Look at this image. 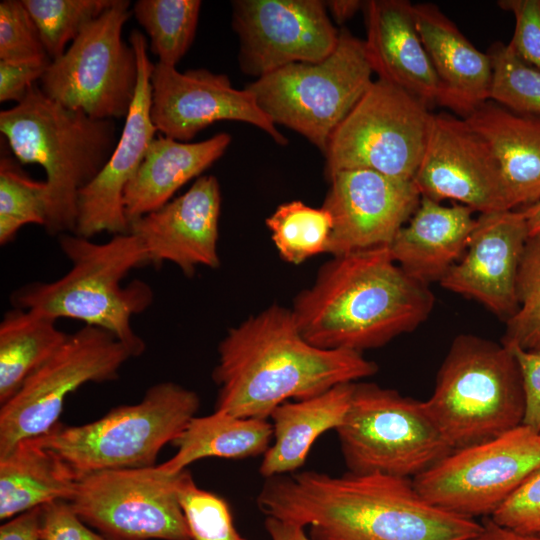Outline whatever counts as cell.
<instances>
[{
    "label": "cell",
    "instance_id": "obj_44",
    "mask_svg": "<svg viewBox=\"0 0 540 540\" xmlns=\"http://www.w3.org/2000/svg\"><path fill=\"white\" fill-rule=\"evenodd\" d=\"M41 506L21 513L0 527V540H41Z\"/></svg>",
    "mask_w": 540,
    "mask_h": 540
},
{
    "label": "cell",
    "instance_id": "obj_19",
    "mask_svg": "<svg viewBox=\"0 0 540 540\" xmlns=\"http://www.w3.org/2000/svg\"><path fill=\"white\" fill-rule=\"evenodd\" d=\"M129 43L138 59V83L123 130L108 162L79 194L78 216L74 234L92 239L108 232H129L123 205L124 190L140 167L158 132L151 118V74L154 64L148 55L143 33L133 30Z\"/></svg>",
    "mask_w": 540,
    "mask_h": 540
},
{
    "label": "cell",
    "instance_id": "obj_20",
    "mask_svg": "<svg viewBox=\"0 0 540 540\" xmlns=\"http://www.w3.org/2000/svg\"><path fill=\"white\" fill-rule=\"evenodd\" d=\"M528 237L521 210L480 214L463 256L440 285L480 302L507 321L517 310L516 278Z\"/></svg>",
    "mask_w": 540,
    "mask_h": 540
},
{
    "label": "cell",
    "instance_id": "obj_4",
    "mask_svg": "<svg viewBox=\"0 0 540 540\" xmlns=\"http://www.w3.org/2000/svg\"><path fill=\"white\" fill-rule=\"evenodd\" d=\"M57 238L70 270L57 280L19 287L11 293L12 306L101 328L124 343L133 357L142 355L146 344L133 329L132 317L149 308L153 290L137 279L123 284L134 269L149 264L139 237L116 234L104 243L74 233Z\"/></svg>",
    "mask_w": 540,
    "mask_h": 540
},
{
    "label": "cell",
    "instance_id": "obj_3",
    "mask_svg": "<svg viewBox=\"0 0 540 540\" xmlns=\"http://www.w3.org/2000/svg\"><path fill=\"white\" fill-rule=\"evenodd\" d=\"M433 306L428 284L408 275L388 246H379L334 256L291 311L310 344L362 353L413 331Z\"/></svg>",
    "mask_w": 540,
    "mask_h": 540
},
{
    "label": "cell",
    "instance_id": "obj_11",
    "mask_svg": "<svg viewBox=\"0 0 540 540\" xmlns=\"http://www.w3.org/2000/svg\"><path fill=\"white\" fill-rule=\"evenodd\" d=\"M130 5L114 0L51 61L40 79L47 97L95 119L126 118L138 83L136 52L122 38Z\"/></svg>",
    "mask_w": 540,
    "mask_h": 540
},
{
    "label": "cell",
    "instance_id": "obj_12",
    "mask_svg": "<svg viewBox=\"0 0 540 540\" xmlns=\"http://www.w3.org/2000/svg\"><path fill=\"white\" fill-rule=\"evenodd\" d=\"M133 358L112 333L84 325L35 371L0 408V456L22 440L46 434L57 423L66 397L86 383L118 378Z\"/></svg>",
    "mask_w": 540,
    "mask_h": 540
},
{
    "label": "cell",
    "instance_id": "obj_18",
    "mask_svg": "<svg viewBox=\"0 0 540 540\" xmlns=\"http://www.w3.org/2000/svg\"><path fill=\"white\" fill-rule=\"evenodd\" d=\"M328 180L322 207L332 218L327 253L333 256L388 246L421 198L413 181L370 169L341 170Z\"/></svg>",
    "mask_w": 540,
    "mask_h": 540
},
{
    "label": "cell",
    "instance_id": "obj_27",
    "mask_svg": "<svg viewBox=\"0 0 540 540\" xmlns=\"http://www.w3.org/2000/svg\"><path fill=\"white\" fill-rule=\"evenodd\" d=\"M355 383H345L308 399L286 401L270 415L273 443L263 455L259 473L267 478L297 472L320 435L343 422Z\"/></svg>",
    "mask_w": 540,
    "mask_h": 540
},
{
    "label": "cell",
    "instance_id": "obj_42",
    "mask_svg": "<svg viewBox=\"0 0 540 540\" xmlns=\"http://www.w3.org/2000/svg\"><path fill=\"white\" fill-rule=\"evenodd\" d=\"M51 61H0V102H21L35 81L41 79Z\"/></svg>",
    "mask_w": 540,
    "mask_h": 540
},
{
    "label": "cell",
    "instance_id": "obj_14",
    "mask_svg": "<svg viewBox=\"0 0 540 540\" xmlns=\"http://www.w3.org/2000/svg\"><path fill=\"white\" fill-rule=\"evenodd\" d=\"M178 474L157 465L82 474L69 504L109 540H191L176 490Z\"/></svg>",
    "mask_w": 540,
    "mask_h": 540
},
{
    "label": "cell",
    "instance_id": "obj_21",
    "mask_svg": "<svg viewBox=\"0 0 540 540\" xmlns=\"http://www.w3.org/2000/svg\"><path fill=\"white\" fill-rule=\"evenodd\" d=\"M220 212L219 182L213 175H203L182 195L130 222L129 232L141 240L149 264L170 262L191 277L199 266H220Z\"/></svg>",
    "mask_w": 540,
    "mask_h": 540
},
{
    "label": "cell",
    "instance_id": "obj_33",
    "mask_svg": "<svg viewBox=\"0 0 540 540\" xmlns=\"http://www.w3.org/2000/svg\"><path fill=\"white\" fill-rule=\"evenodd\" d=\"M48 188L45 181L31 178L7 155L0 159V245L6 246L28 224L45 228L48 218Z\"/></svg>",
    "mask_w": 540,
    "mask_h": 540
},
{
    "label": "cell",
    "instance_id": "obj_17",
    "mask_svg": "<svg viewBox=\"0 0 540 540\" xmlns=\"http://www.w3.org/2000/svg\"><path fill=\"white\" fill-rule=\"evenodd\" d=\"M413 183L421 196L451 199L480 214L510 210L496 158L463 119L432 114L424 154Z\"/></svg>",
    "mask_w": 540,
    "mask_h": 540
},
{
    "label": "cell",
    "instance_id": "obj_40",
    "mask_svg": "<svg viewBox=\"0 0 540 540\" xmlns=\"http://www.w3.org/2000/svg\"><path fill=\"white\" fill-rule=\"evenodd\" d=\"M498 5L515 16V31L508 46L540 70V0H504Z\"/></svg>",
    "mask_w": 540,
    "mask_h": 540
},
{
    "label": "cell",
    "instance_id": "obj_32",
    "mask_svg": "<svg viewBox=\"0 0 540 540\" xmlns=\"http://www.w3.org/2000/svg\"><path fill=\"white\" fill-rule=\"evenodd\" d=\"M271 238L283 260L301 264L327 253L332 218L322 206L314 208L302 201L279 205L266 219Z\"/></svg>",
    "mask_w": 540,
    "mask_h": 540
},
{
    "label": "cell",
    "instance_id": "obj_45",
    "mask_svg": "<svg viewBox=\"0 0 540 540\" xmlns=\"http://www.w3.org/2000/svg\"><path fill=\"white\" fill-rule=\"evenodd\" d=\"M265 529L271 540H313L305 527L275 517L266 516Z\"/></svg>",
    "mask_w": 540,
    "mask_h": 540
},
{
    "label": "cell",
    "instance_id": "obj_23",
    "mask_svg": "<svg viewBox=\"0 0 540 540\" xmlns=\"http://www.w3.org/2000/svg\"><path fill=\"white\" fill-rule=\"evenodd\" d=\"M416 27L439 82L437 103L465 119L490 100L493 69L479 51L433 4L413 5Z\"/></svg>",
    "mask_w": 540,
    "mask_h": 540
},
{
    "label": "cell",
    "instance_id": "obj_8",
    "mask_svg": "<svg viewBox=\"0 0 540 540\" xmlns=\"http://www.w3.org/2000/svg\"><path fill=\"white\" fill-rule=\"evenodd\" d=\"M372 73L364 41L342 28L337 46L323 60L287 65L245 88L275 125L294 130L324 152L372 84Z\"/></svg>",
    "mask_w": 540,
    "mask_h": 540
},
{
    "label": "cell",
    "instance_id": "obj_5",
    "mask_svg": "<svg viewBox=\"0 0 540 540\" xmlns=\"http://www.w3.org/2000/svg\"><path fill=\"white\" fill-rule=\"evenodd\" d=\"M0 131L17 161L46 173L45 231L74 233L80 191L104 168L120 134L114 120L95 119L47 97L34 84L25 98L0 112Z\"/></svg>",
    "mask_w": 540,
    "mask_h": 540
},
{
    "label": "cell",
    "instance_id": "obj_13",
    "mask_svg": "<svg viewBox=\"0 0 540 540\" xmlns=\"http://www.w3.org/2000/svg\"><path fill=\"white\" fill-rule=\"evenodd\" d=\"M540 469V432L524 424L482 444L453 451L413 478L430 503L476 518L493 513Z\"/></svg>",
    "mask_w": 540,
    "mask_h": 540
},
{
    "label": "cell",
    "instance_id": "obj_46",
    "mask_svg": "<svg viewBox=\"0 0 540 540\" xmlns=\"http://www.w3.org/2000/svg\"><path fill=\"white\" fill-rule=\"evenodd\" d=\"M470 540H540V536L504 527L489 517L483 522L481 531Z\"/></svg>",
    "mask_w": 540,
    "mask_h": 540
},
{
    "label": "cell",
    "instance_id": "obj_35",
    "mask_svg": "<svg viewBox=\"0 0 540 540\" xmlns=\"http://www.w3.org/2000/svg\"><path fill=\"white\" fill-rule=\"evenodd\" d=\"M35 22L53 61L66 51L85 26L98 18L114 0H22Z\"/></svg>",
    "mask_w": 540,
    "mask_h": 540
},
{
    "label": "cell",
    "instance_id": "obj_30",
    "mask_svg": "<svg viewBox=\"0 0 540 540\" xmlns=\"http://www.w3.org/2000/svg\"><path fill=\"white\" fill-rule=\"evenodd\" d=\"M54 318L35 310L13 307L0 323V404L65 343L70 333Z\"/></svg>",
    "mask_w": 540,
    "mask_h": 540
},
{
    "label": "cell",
    "instance_id": "obj_31",
    "mask_svg": "<svg viewBox=\"0 0 540 540\" xmlns=\"http://www.w3.org/2000/svg\"><path fill=\"white\" fill-rule=\"evenodd\" d=\"M201 1L138 0L132 14L150 39V51L158 63L175 66L195 38Z\"/></svg>",
    "mask_w": 540,
    "mask_h": 540
},
{
    "label": "cell",
    "instance_id": "obj_39",
    "mask_svg": "<svg viewBox=\"0 0 540 540\" xmlns=\"http://www.w3.org/2000/svg\"><path fill=\"white\" fill-rule=\"evenodd\" d=\"M490 518L515 531L540 536V469L530 476Z\"/></svg>",
    "mask_w": 540,
    "mask_h": 540
},
{
    "label": "cell",
    "instance_id": "obj_38",
    "mask_svg": "<svg viewBox=\"0 0 540 540\" xmlns=\"http://www.w3.org/2000/svg\"><path fill=\"white\" fill-rule=\"evenodd\" d=\"M0 61H52L22 0L0 2Z\"/></svg>",
    "mask_w": 540,
    "mask_h": 540
},
{
    "label": "cell",
    "instance_id": "obj_15",
    "mask_svg": "<svg viewBox=\"0 0 540 540\" xmlns=\"http://www.w3.org/2000/svg\"><path fill=\"white\" fill-rule=\"evenodd\" d=\"M232 8L240 67L256 79L293 63L321 61L339 40L320 0H237Z\"/></svg>",
    "mask_w": 540,
    "mask_h": 540
},
{
    "label": "cell",
    "instance_id": "obj_26",
    "mask_svg": "<svg viewBox=\"0 0 540 540\" xmlns=\"http://www.w3.org/2000/svg\"><path fill=\"white\" fill-rule=\"evenodd\" d=\"M491 148L510 210L540 201V121L489 100L465 118Z\"/></svg>",
    "mask_w": 540,
    "mask_h": 540
},
{
    "label": "cell",
    "instance_id": "obj_36",
    "mask_svg": "<svg viewBox=\"0 0 540 540\" xmlns=\"http://www.w3.org/2000/svg\"><path fill=\"white\" fill-rule=\"evenodd\" d=\"M493 69L490 100L516 113L540 114V70L502 43L488 52Z\"/></svg>",
    "mask_w": 540,
    "mask_h": 540
},
{
    "label": "cell",
    "instance_id": "obj_37",
    "mask_svg": "<svg viewBox=\"0 0 540 540\" xmlns=\"http://www.w3.org/2000/svg\"><path fill=\"white\" fill-rule=\"evenodd\" d=\"M176 490L191 540H247L235 528L227 501L198 487L186 469L177 475Z\"/></svg>",
    "mask_w": 540,
    "mask_h": 540
},
{
    "label": "cell",
    "instance_id": "obj_16",
    "mask_svg": "<svg viewBox=\"0 0 540 540\" xmlns=\"http://www.w3.org/2000/svg\"><path fill=\"white\" fill-rule=\"evenodd\" d=\"M151 86V118L163 136L189 142L211 124L228 120L256 126L277 144L287 143L255 95L246 88H234L225 74L205 68L180 72L175 66L157 62Z\"/></svg>",
    "mask_w": 540,
    "mask_h": 540
},
{
    "label": "cell",
    "instance_id": "obj_9",
    "mask_svg": "<svg viewBox=\"0 0 540 540\" xmlns=\"http://www.w3.org/2000/svg\"><path fill=\"white\" fill-rule=\"evenodd\" d=\"M335 431L353 474L413 479L453 452L424 401L373 383H355L350 407Z\"/></svg>",
    "mask_w": 540,
    "mask_h": 540
},
{
    "label": "cell",
    "instance_id": "obj_47",
    "mask_svg": "<svg viewBox=\"0 0 540 540\" xmlns=\"http://www.w3.org/2000/svg\"><path fill=\"white\" fill-rule=\"evenodd\" d=\"M364 2L358 0H330L325 2L327 11L330 12L337 24H343L359 10Z\"/></svg>",
    "mask_w": 540,
    "mask_h": 540
},
{
    "label": "cell",
    "instance_id": "obj_34",
    "mask_svg": "<svg viewBox=\"0 0 540 540\" xmlns=\"http://www.w3.org/2000/svg\"><path fill=\"white\" fill-rule=\"evenodd\" d=\"M517 310L506 321L502 344L540 353V233L528 237L516 278Z\"/></svg>",
    "mask_w": 540,
    "mask_h": 540
},
{
    "label": "cell",
    "instance_id": "obj_10",
    "mask_svg": "<svg viewBox=\"0 0 540 540\" xmlns=\"http://www.w3.org/2000/svg\"><path fill=\"white\" fill-rule=\"evenodd\" d=\"M431 119L420 99L384 80L373 81L328 141L327 178L341 170L370 169L413 181Z\"/></svg>",
    "mask_w": 540,
    "mask_h": 540
},
{
    "label": "cell",
    "instance_id": "obj_41",
    "mask_svg": "<svg viewBox=\"0 0 540 540\" xmlns=\"http://www.w3.org/2000/svg\"><path fill=\"white\" fill-rule=\"evenodd\" d=\"M41 509V540H109L90 529L68 501H52Z\"/></svg>",
    "mask_w": 540,
    "mask_h": 540
},
{
    "label": "cell",
    "instance_id": "obj_28",
    "mask_svg": "<svg viewBox=\"0 0 540 540\" xmlns=\"http://www.w3.org/2000/svg\"><path fill=\"white\" fill-rule=\"evenodd\" d=\"M78 475L35 438L0 456V519L8 520L52 501H70Z\"/></svg>",
    "mask_w": 540,
    "mask_h": 540
},
{
    "label": "cell",
    "instance_id": "obj_25",
    "mask_svg": "<svg viewBox=\"0 0 540 540\" xmlns=\"http://www.w3.org/2000/svg\"><path fill=\"white\" fill-rule=\"evenodd\" d=\"M231 142L228 133H218L200 142H180L155 137L123 194L128 222L155 211L190 180L200 177L225 153Z\"/></svg>",
    "mask_w": 540,
    "mask_h": 540
},
{
    "label": "cell",
    "instance_id": "obj_24",
    "mask_svg": "<svg viewBox=\"0 0 540 540\" xmlns=\"http://www.w3.org/2000/svg\"><path fill=\"white\" fill-rule=\"evenodd\" d=\"M463 204L444 206L421 196L413 215L388 245L394 261L411 277L439 281L463 256L476 219Z\"/></svg>",
    "mask_w": 540,
    "mask_h": 540
},
{
    "label": "cell",
    "instance_id": "obj_1",
    "mask_svg": "<svg viewBox=\"0 0 540 540\" xmlns=\"http://www.w3.org/2000/svg\"><path fill=\"white\" fill-rule=\"evenodd\" d=\"M257 505L266 516L309 527L313 540H470L482 529L427 501L413 479L383 474L278 475L266 479Z\"/></svg>",
    "mask_w": 540,
    "mask_h": 540
},
{
    "label": "cell",
    "instance_id": "obj_29",
    "mask_svg": "<svg viewBox=\"0 0 540 540\" xmlns=\"http://www.w3.org/2000/svg\"><path fill=\"white\" fill-rule=\"evenodd\" d=\"M273 433L268 419L218 411L194 416L171 443L177 448L175 455L157 467L175 475L203 458L244 459L264 455L271 446Z\"/></svg>",
    "mask_w": 540,
    "mask_h": 540
},
{
    "label": "cell",
    "instance_id": "obj_22",
    "mask_svg": "<svg viewBox=\"0 0 540 540\" xmlns=\"http://www.w3.org/2000/svg\"><path fill=\"white\" fill-rule=\"evenodd\" d=\"M366 54L378 79L428 106L437 103L439 82L416 27L413 4L406 0L364 2Z\"/></svg>",
    "mask_w": 540,
    "mask_h": 540
},
{
    "label": "cell",
    "instance_id": "obj_43",
    "mask_svg": "<svg viewBox=\"0 0 540 540\" xmlns=\"http://www.w3.org/2000/svg\"><path fill=\"white\" fill-rule=\"evenodd\" d=\"M520 367L525 393L523 424L540 432V353L510 348Z\"/></svg>",
    "mask_w": 540,
    "mask_h": 540
},
{
    "label": "cell",
    "instance_id": "obj_6",
    "mask_svg": "<svg viewBox=\"0 0 540 540\" xmlns=\"http://www.w3.org/2000/svg\"><path fill=\"white\" fill-rule=\"evenodd\" d=\"M424 403L453 451L522 425L525 393L513 351L475 335L457 336L440 366L433 394Z\"/></svg>",
    "mask_w": 540,
    "mask_h": 540
},
{
    "label": "cell",
    "instance_id": "obj_2",
    "mask_svg": "<svg viewBox=\"0 0 540 540\" xmlns=\"http://www.w3.org/2000/svg\"><path fill=\"white\" fill-rule=\"evenodd\" d=\"M217 352L214 411L238 417L268 419L290 399H308L378 371L361 352L310 344L291 309L279 305L230 328Z\"/></svg>",
    "mask_w": 540,
    "mask_h": 540
},
{
    "label": "cell",
    "instance_id": "obj_48",
    "mask_svg": "<svg viewBox=\"0 0 540 540\" xmlns=\"http://www.w3.org/2000/svg\"><path fill=\"white\" fill-rule=\"evenodd\" d=\"M525 216L529 236L540 233V201L521 210Z\"/></svg>",
    "mask_w": 540,
    "mask_h": 540
},
{
    "label": "cell",
    "instance_id": "obj_7",
    "mask_svg": "<svg viewBox=\"0 0 540 540\" xmlns=\"http://www.w3.org/2000/svg\"><path fill=\"white\" fill-rule=\"evenodd\" d=\"M200 407L198 394L172 381L154 384L136 404L112 408L90 423H57L35 437L79 476L156 466L161 449L183 431Z\"/></svg>",
    "mask_w": 540,
    "mask_h": 540
}]
</instances>
